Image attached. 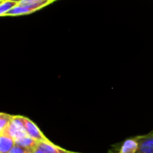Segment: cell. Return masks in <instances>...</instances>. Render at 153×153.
Returning <instances> with one entry per match:
<instances>
[{
  "label": "cell",
  "mask_w": 153,
  "mask_h": 153,
  "mask_svg": "<svg viewBox=\"0 0 153 153\" xmlns=\"http://www.w3.org/2000/svg\"><path fill=\"white\" fill-rule=\"evenodd\" d=\"M9 153H30V152L23 147H21V146L15 144Z\"/></svg>",
  "instance_id": "8fae6325"
},
{
  "label": "cell",
  "mask_w": 153,
  "mask_h": 153,
  "mask_svg": "<svg viewBox=\"0 0 153 153\" xmlns=\"http://www.w3.org/2000/svg\"><path fill=\"white\" fill-rule=\"evenodd\" d=\"M38 143H39V142H37L33 138L30 137L29 135L23 136V137H22L20 139H17L15 141V144L16 145H19L21 147H23V148L29 150L30 152L37 148Z\"/></svg>",
  "instance_id": "52a82bcc"
},
{
  "label": "cell",
  "mask_w": 153,
  "mask_h": 153,
  "mask_svg": "<svg viewBox=\"0 0 153 153\" xmlns=\"http://www.w3.org/2000/svg\"><path fill=\"white\" fill-rule=\"evenodd\" d=\"M54 2H55L54 0H45L40 2L29 3V4H18V5H16L14 8H13L10 12L6 13V16H21V15L30 14L48 6V4Z\"/></svg>",
  "instance_id": "6da1fadb"
},
{
  "label": "cell",
  "mask_w": 153,
  "mask_h": 153,
  "mask_svg": "<svg viewBox=\"0 0 153 153\" xmlns=\"http://www.w3.org/2000/svg\"><path fill=\"white\" fill-rule=\"evenodd\" d=\"M138 147L139 145L135 138H130L122 143V146L117 153H137Z\"/></svg>",
  "instance_id": "ba28073f"
},
{
  "label": "cell",
  "mask_w": 153,
  "mask_h": 153,
  "mask_svg": "<svg viewBox=\"0 0 153 153\" xmlns=\"http://www.w3.org/2000/svg\"><path fill=\"white\" fill-rule=\"evenodd\" d=\"M138 143L137 153H153V131L144 135L134 137Z\"/></svg>",
  "instance_id": "277c9868"
},
{
  "label": "cell",
  "mask_w": 153,
  "mask_h": 153,
  "mask_svg": "<svg viewBox=\"0 0 153 153\" xmlns=\"http://www.w3.org/2000/svg\"><path fill=\"white\" fill-rule=\"evenodd\" d=\"M30 153H40V152H39L38 150H36V149H35V150H33V151H32Z\"/></svg>",
  "instance_id": "7c38bea8"
},
{
  "label": "cell",
  "mask_w": 153,
  "mask_h": 153,
  "mask_svg": "<svg viewBox=\"0 0 153 153\" xmlns=\"http://www.w3.org/2000/svg\"><path fill=\"white\" fill-rule=\"evenodd\" d=\"M19 118L21 119V121L24 126V129L30 137L33 138L37 142H48V141H49L44 135V134L41 132V130L39 128V126L33 121H31L30 119H29L28 117H23V116H19Z\"/></svg>",
  "instance_id": "7a4b0ae2"
},
{
  "label": "cell",
  "mask_w": 153,
  "mask_h": 153,
  "mask_svg": "<svg viewBox=\"0 0 153 153\" xmlns=\"http://www.w3.org/2000/svg\"><path fill=\"white\" fill-rule=\"evenodd\" d=\"M18 5V3L12 0H1L0 1V16H6V13L13 8Z\"/></svg>",
  "instance_id": "30bf717a"
},
{
  "label": "cell",
  "mask_w": 153,
  "mask_h": 153,
  "mask_svg": "<svg viewBox=\"0 0 153 153\" xmlns=\"http://www.w3.org/2000/svg\"><path fill=\"white\" fill-rule=\"evenodd\" d=\"M71 153H82V152H71Z\"/></svg>",
  "instance_id": "5bb4252c"
},
{
  "label": "cell",
  "mask_w": 153,
  "mask_h": 153,
  "mask_svg": "<svg viewBox=\"0 0 153 153\" xmlns=\"http://www.w3.org/2000/svg\"><path fill=\"white\" fill-rule=\"evenodd\" d=\"M15 145V140L8 134H0V153H9Z\"/></svg>",
  "instance_id": "8992f818"
},
{
  "label": "cell",
  "mask_w": 153,
  "mask_h": 153,
  "mask_svg": "<svg viewBox=\"0 0 153 153\" xmlns=\"http://www.w3.org/2000/svg\"><path fill=\"white\" fill-rule=\"evenodd\" d=\"M36 150H38L40 153H71V152L66 151L50 141L48 142H39Z\"/></svg>",
  "instance_id": "5b68a950"
},
{
  "label": "cell",
  "mask_w": 153,
  "mask_h": 153,
  "mask_svg": "<svg viewBox=\"0 0 153 153\" xmlns=\"http://www.w3.org/2000/svg\"><path fill=\"white\" fill-rule=\"evenodd\" d=\"M4 134H8L10 136H12L15 141L17 139H20L23 136H26L28 135L25 129H24V126L21 121V119L19 118V116H13V121L7 130L6 133Z\"/></svg>",
  "instance_id": "3957f363"
},
{
  "label": "cell",
  "mask_w": 153,
  "mask_h": 153,
  "mask_svg": "<svg viewBox=\"0 0 153 153\" xmlns=\"http://www.w3.org/2000/svg\"><path fill=\"white\" fill-rule=\"evenodd\" d=\"M13 116L2 112L0 114V134H4L7 132L12 121H13Z\"/></svg>",
  "instance_id": "9c48e42d"
},
{
  "label": "cell",
  "mask_w": 153,
  "mask_h": 153,
  "mask_svg": "<svg viewBox=\"0 0 153 153\" xmlns=\"http://www.w3.org/2000/svg\"><path fill=\"white\" fill-rule=\"evenodd\" d=\"M0 1H1V0H0Z\"/></svg>",
  "instance_id": "9a60e30c"
},
{
  "label": "cell",
  "mask_w": 153,
  "mask_h": 153,
  "mask_svg": "<svg viewBox=\"0 0 153 153\" xmlns=\"http://www.w3.org/2000/svg\"><path fill=\"white\" fill-rule=\"evenodd\" d=\"M12 1H14V2H16V3H18V4H19V3L22 2L23 0H12Z\"/></svg>",
  "instance_id": "4fadbf2b"
}]
</instances>
